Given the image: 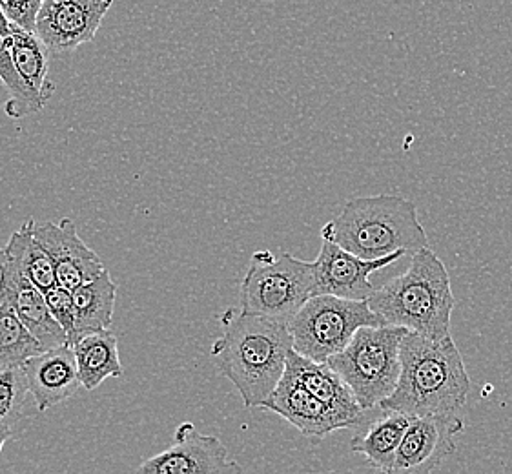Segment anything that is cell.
<instances>
[{
  "instance_id": "cell-1",
  "label": "cell",
  "mask_w": 512,
  "mask_h": 474,
  "mask_svg": "<svg viewBox=\"0 0 512 474\" xmlns=\"http://www.w3.org/2000/svg\"><path fill=\"white\" fill-rule=\"evenodd\" d=\"M221 336L212 345V358L223 376L234 383L246 409L263 407L276 391L294 349L285 321L228 309L221 316Z\"/></svg>"
},
{
  "instance_id": "cell-2",
  "label": "cell",
  "mask_w": 512,
  "mask_h": 474,
  "mask_svg": "<svg viewBox=\"0 0 512 474\" xmlns=\"http://www.w3.org/2000/svg\"><path fill=\"white\" fill-rule=\"evenodd\" d=\"M400 356V380L379 409L412 418H458L471 392V378L451 336L429 340L407 332L401 341Z\"/></svg>"
},
{
  "instance_id": "cell-3",
  "label": "cell",
  "mask_w": 512,
  "mask_h": 474,
  "mask_svg": "<svg viewBox=\"0 0 512 474\" xmlns=\"http://www.w3.org/2000/svg\"><path fill=\"white\" fill-rule=\"evenodd\" d=\"M321 237L367 261L429 247L416 205L400 196L356 197L321 228Z\"/></svg>"
},
{
  "instance_id": "cell-4",
  "label": "cell",
  "mask_w": 512,
  "mask_h": 474,
  "mask_svg": "<svg viewBox=\"0 0 512 474\" xmlns=\"http://www.w3.org/2000/svg\"><path fill=\"white\" fill-rule=\"evenodd\" d=\"M370 309L387 325L401 327L429 340L451 336L452 310L456 298L449 272L431 248H421L410 258V267L374 290Z\"/></svg>"
},
{
  "instance_id": "cell-5",
  "label": "cell",
  "mask_w": 512,
  "mask_h": 474,
  "mask_svg": "<svg viewBox=\"0 0 512 474\" xmlns=\"http://www.w3.org/2000/svg\"><path fill=\"white\" fill-rule=\"evenodd\" d=\"M409 330L394 325L361 327L328 365L354 392L363 411L379 407L396 389L401 372V341Z\"/></svg>"
},
{
  "instance_id": "cell-6",
  "label": "cell",
  "mask_w": 512,
  "mask_h": 474,
  "mask_svg": "<svg viewBox=\"0 0 512 474\" xmlns=\"http://www.w3.org/2000/svg\"><path fill=\"white\" fill-rule=\"evenodd\" d=\"M316 296L314 261H303L281 252L259 250L250 261L241 283V307L245 314L290 323L308 299Z\"/></svg>"
},
{
  "instance_id": "cell-7",
  "label": "cell",
  "mask_w": 512,
  "mask_h": 474,
  "mask_svg": "<svg viewBox=\"0 0 512 474\" xmlns=\"http://www.w3.org/2000/svg\"><path fill=\"white\" fill-rule=\"evenodd\" d=\"M387 325L370 309L369 301H352L319 294L308 299L288 323L294 351L308 360L327 363L343 351L361 327Z\"/></svg>"
},
{
  "instance_id": "cell-8",
  "label": "cell",
  "mask_w": 512,
  "mask_h": 474,
  "mask_svg": "<svg viewBox=\"0 0 512 474\" xmlns=\"http://www.w3.org/2000/svg\"><path fill=\"white\" fill-rule=\"evenodd\" d=\"M243 467L228 458L223 442L199 433L194 423L183 422L174 444L144 460L135 474H243Z\"/></svg>"
},
{
  "instance_id": "cell-9",
  "label": "cell",
  "mask_w": 512,
  "mask_h": 474,
  "mask_svg": "<svg viewBox=\"0 0 512 474\" xmlns=\"http://www.w3.org/2000/svg\"><path fill=\"white\" fill-rule=\"evenodd\" d=\"M113 0H44L35 22L50 53L75 52L95 39Z\"/></svg>"
},
{
  "instance_id": "cell-10",
  "label": "cell",
  "mask_w": 512,
  "mask_h": 474,
  "mask_svg": "<svg viewBox=\"0 0 512 474\" xmlns=\"http://www.w3.org/2000/svg\"><path fill=\"white\" fill-rule=\"evenodd\" d=\"M403 256V252H398L387 258L367 261L354 256L352 252L339 247L336 243L323 239L318 259L314 261L316 296L328 294L352 301H369L370 296L374 294L370 276L378 272L379 268L394 265Z\"/></svg>"
},
{
  "instance_id": "cell-11",
  "label": "cell",
  "mask_w": 512,
  "mask_h": 474,
  "mask_svg": "<svg viewBox=\"0 0 512 474\" xmlns=\"http://www.w3.org/2000/svg\"><path fill=\"white\" fill-rule=\"evenodd\" d=\"M460 431V418H412L389 474L434 473V469H438L441 462L456 451L454 436Z\"/></svg>"
},
{
  "instance_id": "cell-12",
  "label": "cell",
  "mask_w": 512,
  "mask_h": 474,
  "mask_svg": "<svg viewBox=\"0 0 512 474\" xmlns=\"http://www.w3.org/2000/svg\"><path fill=\"white\" fill-rule=\"evenodd\" d=\"M0 276L8 281L15 312L26 325V329L35 336V340L39 341L46 351L66 345L68 343L66 332L59 325V321L53 318L52 310L46 301V294L24 276L19 248L11 239L8 245L2 248Z\"/></svg>"
},
{
  "instance_id": "cell-13",
  "label": "cell",
  "mask_w": 512,
  "mask_h": 474,
  "mask_svg": "<svg viewBox=\"0 0 512 474\" xmlns=\"http://www.w3.org/2000/svg\"><path fill=\"white\" fill-rule=\"evenodd\" d=\"M33 232L52 256L57 285L62 289L73 292L103 272V259L82 241L70 217H64L59 223L48 221L35 227Z\"/></svg>"
},
{
  "instance_id": "cell-14",
  "label": "cell",
  "mask_w": 512,
  "mask_h": 474,
  "mask_svg": "<svg viewBox=\"0 0 512 474\" xmlns=\"http://www.w3.org/2000/svg\"><path fill=\"white\" fill-rule=\"evenodd\" d=\"M263 409L279 414L307 438H323L341 429L356 427V422L334 411L327 403L299 387L283 374L281 382L268 398Z\"/></svg>"
},
{
  "instance_id": "cell-15",
  "label": "cell",
  "mask_w": 512,
  "mask_h": 474,
  "mask_svg": "<svg viewBox=\"0 0 512 474\" xmlns=\"http://www.w3.org/2000/svg\"><path fill=\"white\" fill-rule=\"evenodd\" d=\"M22 367L39 411H48L70 400L82 387L77 360L68 343L33 356Z\"/></svg>"
},
{
  "instance_id": "cell-16",
  "label": "cell",
  "mask_w": 512,
  "mask_h": 474,
  "mask_svg": "<svg viewBox=\"0 0 512 474\" xmlns=\"http://www.w3.org/2000/svg\"><path fill=\"white\" fill-rule=\"evenodd\" d=\"M285 376L321 402L327 403L334 411L354 420L356 425L363 420L365 411L361 409L354 392L328 363L308 360L292 349L288 354Z\"/></svg>"
},
{
  "instance_id": "cell-17",
  "label": "cell",
  "mask_w": 512,
  "mask_h": 474,
  "mask_svg": "<svg viewBox=\"0 0 512 474\" xmlns=\"http://www.w3.org/2000/svg\"><path fill=\"white\" fill-rule=\"evenodd\" d=\"M11 62L24 84L46 104L55 93V83L50 81V50L35 31H26L10 24V33L4 37Z\"/></svg>"
},
{
  "instance_id": "cell-18",
  "label": "cell",
  "mask_w": 512,
  "mask_h": 474,
  "mask_svg": "<svg viewBox=\"0 0 512 474\" xmlns=\"http://www.w3.org/2000/svg\"><path fill=\"white\" fill-rule=\"evenodd\" d=\"M72 296L75 307V343L84 336L110 330L117 285L106 268L97 278L73 290Z\"/></svg>"
},
{
  "instance_id": "cell-19",
  "label": "cell",
  "mask_w": 512,
  "mask_h": 474,
  "mask_svg": "<svg viewBox=\"0 0 512 474\" xmlns=\"http://www.w3.org/2000/svg\"><path fill=\"white\" fill-rule=\"evenodd\" d=\"M79 378L86 391H95L108 378H121L123 365L119 358V340L112 330L84 336L72 347Z\"/></svg>"
},
{
  "instance_id": "cell-20",
  "label": "cell",
  "mask_w": 512,
  "mask_h": 474,
  "mask_svg": "<svg viewBox=\"0 0 512 474\" xmlns=\"http://www.w3.org/2000/svg\"><path fill=\"white\" fill-rule=\"evenodd\" d=\"M383 411V409H381ZM412 416L398 411H383L376 422L363 434L352 438L350 449L367 458L374 469L389 474L403 436L409 429Z\"/></svg>"
},
{
  "instance_id": "cell-21",
  "label": "cell",
  "mask_w": 512,
  "mask_h": 474,
  "mask_svg": "<svg viewBox=\"0 0 512 474\" xmlns=\"http://www.w3.org/2000/svg\"><path fill=\"white\" fill-rule=\"evenodd\" d=\"M46 351L17 316L8 281L0 276V367L24 365Z\"/></svg>"
},
{
  "instance_id": "cell-22",
  "label": "cell",
  "mask_w": 512,
  "mask_h": 474,
  "mask_svg": "<svg viewBox=\"0 0 512 474\" xmlns=\"http://www.w3.org/2000/svg\"><path fill=\"white\" fill-rule=\"evenodd\" d=\"M35 221L28 219L17 232L11 234V241L19 248L24 276L37 285L42 292L53 289L57 285L55 265L48 250L42 247L41 241L35 237Z\"/></svg>"
},
{
  "instance_id": "cell-23",
  "label": "cell",
  "mask_w": 512,
  "mask_h": 474,
  "mask_svg": "<svg viewBox=\"0 0 512 474\" xmlns=\"http://www.w3.org/2000/svg\"><path fill=\"white\" fill-rule=\"evenodd\" d=\"M0 83L4 84V88L10 93V101L6 103V114L10 115L11 119H24L28 115L41 112L44 108L41 99L31 92L22 81L21 75L15 70L2 31H0Z\"/></svg>"
},
{
  "instance_id": "cell-24",
  "label": "cell",
  "mask_w": 512,
  "mask_h": 474,
  "mask_svg": "<svg viewBox=\"0 0 512 474\" xmlns=\"http://www.w3.org/2000/svg\"><path fill=\"white\" fill-rule=\"evenodd\" d=\"M28 394L30 389L22 365L0 367V431L13 434L24 416Z\"/></svg>"
},
{
  "instance_id": "cell-25",
  "label": "cell",
  "mask_w": 512,
  "mask_h": 474,
  "mask_svg": "<svg viewBox=\"0 0 512 474\" xmlns=\"http://www.w3.org/2000/svg\"><path fill=\"white\" fill-rule=\"evenodd\" d=\"M44 294H46V301L52 310L53 318L59 321V325L68 336V345L73 347V343H75V307H73L72 292L55 285L53 289L46 290Z\"/></svg>"
},
{
  "instance_id": "cell-26",
  "label": "cell",
  "mask_w": 512,
  "mask_h": 474,
  "mask_svg": "<svg viewBox=\"0 0 512 474\" xmlns=\"http://www.w3.org/2000/svg\"><path fill=\"white\" fill-rule=\"evenodd\" d=\"M42 4L44 0H0V10L10 24L22 30L35 31V22Z\"/></svg>"
},
{
  "instance_id": "cell-27",
  "label": "cell",
  "mask_w": 512,
  "mask_h": 474,
  "mask_svg": "<svg viewBox=\"0 0 512 474\" xmlns=\"http://www.w3.org/2000/svg\"><path fill=\"white\" fill-rule=\"evenodd\" d=\"M0 31H2V35H4V37L10 33V22L6 21V17H4L2 10H0Z\"/></svg>"
},
{
  "instance_id": "cell-28",
  "label": "cell",
  "mask_w": 512,
  "mask_h": 474,
  "mask_svg": "<svg viewBox=\"0 0 512 474\" xmlns=\"http://www.w3.org/2000/svg\"><path fill=\"white\" fill-rule=\"evenodd\" d=\"M13 438V434L8 433V431H0V453H2V449H4V444Z\"/></svg>"
},
{
  "instance_id": "cell-29",
  "label": "cell",
  "mask_w": 512,
  "mask_h": 474,
  "mask_svg": "<svg viewBox=\"0 0 512 474\" xmlns=\"http://www.w3.org/2000/svg\"><path fill=\"white\" fill-rule=\"evenodd\" d=\"M0 274H2V248H0Z\"/></svg>"
}]
</instances>
